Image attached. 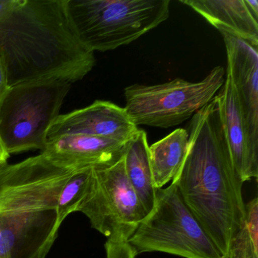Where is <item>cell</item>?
I'll list each match as a JSON object with an SVG mask.
<instances>
[{"mask_svg": "<svg viewBox=\"0 0 258 258\" xmlns=\"http://www.w3.org/2000/svg\"><path fill=\"white\" fill-rule=\"evenodd\" d=\"M188 144V131L179 128L149 146V161L157 189L162 188L179 175L186 157Z\"/></svg>", "mask_w": 258, "mask_h": 258, "instance_id": "cell-15", "label": "cell"}, {"mask_svg": "<svg viewBox=\"0 0 258 258\" xmlns=\"http://www.w3.org/2000/svg\"><path fill=\"white\" fill-rule=\"evenodd\" d=\"M188 133L186 157L173 182L223 258H229L245 226L244 182L232 161L216 96L193 115Z\"/></svg>", "mask_w": 258, "mask_h": 258, "instance_id": "cell-1", "label": "cell"}, {"mask_svg": "<svg viewBox=\"0 0 258 258\" xmlns=\"http://www.w3.org/2000/svg\"><path fill=\"white\" fill-rule=\"evenodd\" d=\"M246 5L248 7L252 14L258 19V1L257 0H244Z\"/></svg>", "mask_w": 258, "mask_h": 258, "instance_id": "cell-22", "label": "cell"}, {"mask_svg": "<svg viewBox=\"0 0 258 258\" xmlns=\"http://www.w3.org/2000/svg\"><path fill=\"white\" fill-rule=\"evenodd\" d=\"M84 169L64 164L43 152L16 164L1 166L0 215L56 210L64 185Z\"/></svg>", "mask_w": 258, "mask_h": 258, "instance_id": "cell-8", "label": "cell"}, {"mask_svg": "<svg viewBox=\"0 0 258 258\" xmlns=\"http://www.w3.org/2000/svg\"><path fill=\"white\" fill-rule=\"evenodd\" d=\"M10 157V154L7 152V149H6L1 138H0V167L4 166V164H8V160Z\"/></svg>", "mask_w": 258, "mask_h": 258, "instance_id": "cell-21", "label": "cell"}, {"mask_svg": "<svg viewBox=\"0 0 258 258\" xmlns=\"http://www.w3.org/2000/svg\"><path fill=\"white\" fill-rule=\"evenodd\" d=\"M93 168L88 167L75 173L60 192L56 208L57 223L59 227L68 216L78 211L88 188Z\"/></svg>", "mask_w": 258, "mask_h": 258, "instance_id": "cell-16", "label": "cell"}, {"mask_svg": "<svg viewBox=\"0 0 258 258\" xmlns=\"http://www.w3.org/2000/svg\"><path fill=\"white\" fill-rule=\"evenodd\" d=\"M227 56L226 75L232 81L248 131L258 153V52L256 48L221 32Z\"/></svg>", "mask_w": 258, "mask_h": 258, "instance_id": "cell-10", "label": "cell"}, {"mask_svg": "<svg viewBox=\"0 0 258 258\" xmlns=\"http://www.w3.org/2000/svg\"><path fill=\"white\" fill-rule=\"evenodd\" d=\"M127 243L137 254L161 252L184 258H223L184 203L173 181L167 188L157 190L153 210Z\"/></svg>", "mask_w": 258, "mask_h": 258, "instance_id": "cell-4", "label": "cell"}, {"mask_svg": "<svg viewBox=\"0 0 258 258\" xmlns=\"http://www.w3.org/2000/svg\"><path fill=\"white\" fill-rule=\"evenodd\" d=\"M220 33L233 36L257 49L258 19L244 0H180Z\"/></svg>", "mask_w": 258, "mask_h": 258, "instance_id": "cell-13", "label": "cell"}, {"mask_svg": "<svg viewBox=\"0 0 258 258\" xmlns=\"http://www.w3.org/2000/svg\"><path fill=\"white\" fill-rule=\"evenodd\" d=\"M149 146L146 131L138 129L128 143L123 155L126 177L147 215L155 207L158 190L152 176Z\"/></svg>", "mask_w": 258, "mask_h": 258, "instance_id": "cell-14", "label": "cell"}, {"mask_svg": "<svg viewBox=\"0 0 258 258\" xmlns=\"http://www.w3.org/2000/svg\"><path fill=\"white\" fill-rule=\"evenodd\" d=\"M138 131L124 108L108 101L60 114L47 133L48 140L66 135H86L128 143Z\"/></svg>", "mask_w": 258, "mask_h": 258, "instance_id": "cell-9", "label": "cell"}, {"mask_svg": "<svg viewBox=\"0 0 258 258\" xmlns=\"http://www.w3.org/2000/svg\"><path fill=\"white\" fill-rule=\"evenodd\" d=\"M0 50L10 88L24 84L84 79L95 53L80 40L67 0H19L0 21Z\"/></svg>", "mask_w": 258, "mask_h": 258, "instance_id": "cell-2", "label": "cell"}, {"mask_svg": "<svg viewBox=\"0 0 258 258\" xmlns=\"http://www.w3.org/2000/svg\"><path fill=\"white\" fill-rule=\"evenodd\" d=\"M170 0H67L77 34L92 52L126 46L165 22Z\"/></svg>", "mask_w": 258, "mask_h": 258, "instance_id": "cell-3", "label": "cell"}, {"mask_svg": "<svg viewBox=\"0 0 258 258\" xmlns=\"http://www.w3.org/2000/svg\"><path fill=\"white\" fill-rule=\"evenodd\" d=\"M220 120L232 161L243 182L258 176V153L254 152L236 93L229 75L216 95Z\"/></svg>", "mask_w": 258, "mask_h": 258, "instance_id": "cell-11", "label": "cell"}, {"mask_svg": "<svg viewBox=\"0 0 258 258\" xmlns=\"http://www.w3.org/2000/svg\"><path fill=\"white\" fill-rule=\"evenodd\" d=\"M225 73L223 66H217L199 82L176 78L164 84L128 86L124 89L125 110L137 126H177L215 97L224 84Z\"/></svg>", "mask_w": 258, "mask_h": 258, "instance_id": "cell-6", "label": "cell"}, {"mask_svg": "<svg viewBox=\"0 0 258 258\" xmlns=\"http://www.w3.org/2000/svg\"><path fill=\"white\" fill-rule=\"evenodd\" d=\"M72 84L62 81L11 87L0 105V138L10 155L43 152L47 133Z\"/></svg>", "mask_w": 258, "mask_h": 258, "instance_id": "cell-5", "label": "cell"}, {"mask_svg": "<svg viewBox=\"0 0 258 258\" xmlns=\"http://www.w3.org/2000/svg\"><path fill=\"white\" fill-rule=\"evenodd\" d=\"M78 211L107 241L127 242L147 213L126 177L123 156L110 165L93 167Z\"/></svg>", "mask_w": 258, "mask_h": 258, "instance_id": "cell-7", "label": "cell"}, {"mask_svg": "<svg viewBox=\"0 0 258 258\" xmlns=\"http://www.w3.org/2000/svg\"><path fill=\"white\" fill-rule=\"evenodd\" d=\"M245 226L253 247L258 251L257 198H254L245 205Z\"/></svg>", "mask_w": 258, "mask_h": 258, "instance_id": "cell-17", "label": "cell"}, {"mask_svg": "<svg viewBox=\"0 0 258 258\" xmlns=\"http://www.w3.org/2000/svg\"><path fill=\"white\" fill-rule=\"evenodd\" d=\"M128 143L91 136L66 135L48 140L41 152L64 164L87 168L118 161L124 155Z\"/></svg>", "mask_w": 258, "mask_h": 258, "instance_id": "cell-12", "label": "cell"}, {"mask_svg": "<svg viewBox=\"0 0 258 258\" xmlns=\"http://www.w3.org/2000/svg\"><path fill=\"white\" fill-rule=\"evenodd\" d=\"M19 0H0V21L3 20L19 4Z\"/></svg>", "mask_w": 258, "mask_h": 258, "instance_id": "cell-20", "label": "cell"}, {"mask_svg": "<svg viewBox=\"0 0 258 258\" xmlns=\"http://www.w3.org/2000/svg\"><path fill=\"white\" fill-rule=\"evenodd\" d=\"M10 89L7 67H6L4 55L0 50V105L8 93Z\"/></svg>", "mask_w": 258, "mask_h": 258, "instance_id": "cell-19", "label": "cell"}, {"mask_svg": "<svg viewBox=\"0 0 258 258\" xmlns=\"http://www.w3.org/2000/svg\"><path fill=\"white\" fill-rule=\"evenodd\" d=\"M106 258H136L137 253L127 242L107 241L105 244Z\"/></svg>", "mask_w": 258, "mask_h": 258, "instance_id": "cell-18", "label": "cell"}]
</instances>
